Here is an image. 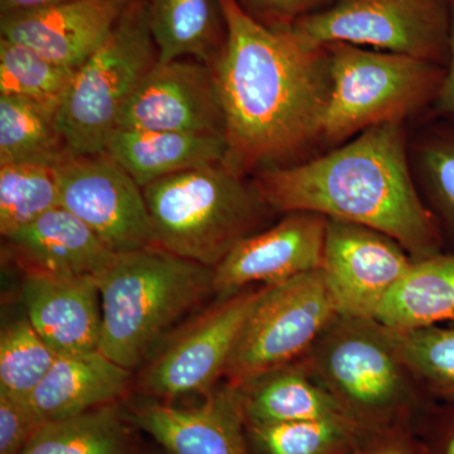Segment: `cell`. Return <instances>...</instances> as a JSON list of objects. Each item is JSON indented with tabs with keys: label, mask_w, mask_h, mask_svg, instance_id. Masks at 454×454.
Returning a JSON list of instances; mask_svg holds the SVG:
<instances>
[{
	"label": "cell",
	"mask_w": 454,
	"mask_h": 454,
	"mask_svg": "<svg viewBox=\"0 0 454 454\" xmlns=\"http://www.w3.org/2000/svg\"><path fill=\"white\" fill-rule=\"evenodd\" d=\"M226 38L211 64L223 115V164L244 177L322 139L330 68L288 25L267 27L236 0H219Z\"/></svg>",
	"instance_id": "6da1fadb"
},
{
	"label": "cell",
	"mask_w": 454,
	"mask_h": 454,
	"mask_svg": "<svg viewBox=\"0 0 454 454\" xmlns=\"http://www.w3.org/2000/svg\"><path fill=\"white\" fill-rule=\"evenodd\" d=\"M255 186L271 210L370 227L396 240L413 260L443 253L437 220L415 184L402 121L369 128L309 162L269 167Z\"/></svg>",
	"instance_id": "7a4b0ae2"
},
{
	"label": "cell",
	"mask_w": 454,
	"mask_h": 454,
	"mask_svg": "<svg viewBox=\"0 0 454 454\" xmlns=\"http://www.w3.org/2000/svg\"><path fill=\"white\" fill-rule=\"evenodd\" d=\"M97 283L98 351L134 372L173 324L214 293V269L152 247L118 254Z\"/></svg>",
	"instance_id": "3957f363"
},
{
	"label": "cell",
	"mask_w": 454,
	"mask_h": 454,
	"mask_svg": "<svg viewBox=\"0 0 454 454\" xmlns=\"http://www.w3.org/2000/svg\"><path fill=\"white\" fill-rule=\"evenodd\" d=\"M143 192L158 247L211 269L271 210L255 184L223 162L158 179Z\"/></svg>",
	"instance_id": "277c9868"
},
{
	"label": "cell",
	"mask_w": 454,
	"mask_h": 454,
	"mask_svg": "<svg viewBox=\"0 0 454 454\" xmlns=\"http://www.w3.org/2000/svg\"><path fill=\"white\" fill-rule=\"evenodd\" d=\"M301 361L363 428L411 404L419 385L393 333L373 318L337 316Z\"/></svg>",
	"instance_id": "5b68a950"
},
{
	"label": "cell",
	"mask_w": 454,
	"mask_h": 454,
	"mask_svg": "<svg viewBox=\"0 0 454 454\" xmlns=\"http://www.w3.org/2000/svg\"><path fill=\"white\" fill-rule=\"evenodd\" d=\"M157 62L148 5L130 2L100 49L74 71L57 113L74 157L106 153L134 91Z\"/></svg>",
	"instance_id": "8992f818"
},
{
	"label": "cell",
	"mask_w": 454,
	"mask_h": 454,
	"mask_svg": "<svg viewBox=\"0 0 454 454\" xmlns=\"http://www.w3.org/2000/svg\"><path fill=\"white\" fill-rule=\"evenodd\" d=\"M330 95L322 139L342 142L433 104L444 66L352 44L325 47Z\"/></svg>",
	"instance_id": "52a82bcc"
},
{
	"label": "cell",
	"mask_w": 454,
	"mask_h": 454,
	"mask_svg": "<svg viewBox=\"0 0 454 454\" xmlns=\"http://www.w3.org/2000/svg\"><path fill=\"white\" fill-rule=\"evenodd\" d=\"M288 27L310 49L352 44L446 66L450 4V0H337Z\"/></svg>",
	"instance_id": "ba28073f"
},
{
	"label": "cell",
	"mask_w": 454,
	"mask_h": 454,
	"mask_svg": "<svg viewBox=\"0 0 454 454\" xmlns=\"http://www.w3.org/2000/svg\"><path fill=\"white\" fill-rule=\"evenodd\" d=\"M337 316L321 269L269 284L244 325L223 376L241 387L295 363Z\"/></svg>",
	"instance_id": "9c48e42d"
},
{
	"label": "cell",
	"mask_w": 454,
	"mask_h": 454,
	"mask_svg": "<svg viewBox=\"0 0 454 454\" xmlns=\"http://www.w3.org/2000/svg\"><path fill=\"white\" fill-rule=\"evenodd\" d=\"M268 286L219 301L182 327L140 372V393L155 400L206 393L225 373L236 342Z\"/></svg>",
	"instance_id": "30bf717a"
},
{
	"label": "cell",
	"mask_w": 454,
	"mask_h": 454,
	"mask_svg": "<svg viewBox=\"0 0 454 454\" xmlns=\"http://www.w3.org/2000/svg\"><path fill=\"white\" fill-rule=\"evenodd\" d=\"M59 206L115 254L158 247L143 188L106 153L59 167Z\"/></svg>",
	"instance_id": "8fae6325"
},
{
	"label": "cell",
	"mask_w": 454,
	"mask_h": 454,
	"mask_svg": "<svg viewBox=\"0 0 454 454\" xmlns=\"http://www.w3.org/2000/svg\"><path fill=\"white\" fill-rule=\"evenodd\" d=\"M413 262L390 236L327 219L321 270L339 316L375 318Z\"/></svg>",
	"instance_id": "7c38bea8"
},
{
	"label": "cell",
	"mask_w": 454,
	"mask_h": 454,
	"mask_svg": "<svg viewBox=\"0 0 454 454\" xmlns=\"http://www.w3.org/2000/svg\"><path fill=\"white\" fill-rule=\"evenodd\" d=\"M121 128L223 137L211 66L191 59L157 62L125 107Z\"/></svg>",
	"instance_id": "4fadbf2b"
},
{
	"label": "cell",
	"mask_w": 454,
	"mask_h": 454,
	"mask_svg": "<svg viewBox=\"0 0 454 454\" xmlns=\"http://www.w3.org/2000/svg\"><path fill=\"white\" fill-rule=\"evenodd\" d=\"M327 217L291 212L276 226L247 236L214 269V293L235 294L255 283L277 284L318 270L324 262Z\"/></svg>",
	"instance_id": "5bb4252c"
},
{
	"label": "cell",
	"mask_w": 454,
	"mask_h": 454,
	"mask_svg": "<svg viewBox=\"0 0 454 454\" xmlns=\"http://www.w3.org/2000/svg\"><path fill=\"white\" fill-rule=\"evenodd\" d=\"M167 454H250L243 391L226 382L201 404L181 408L149 397L128 411Z\"/></svg>",
	"instance_id": "9a60e30c"
},
{
	"label": "cell",
	"mask_w": 454,
	"mask_h": 454,
	"mask_svg": "<svg viewBox=\"0 0 454 454\" xmlns=\"http://www.w3.org/2000/svg\"><path fill=\"white\" fill-rule=\"evenodd\" d=\"M130 0H74L2 16V37L64 67H82L113 32Z\"/></svg>",
	"instance_id": "2e32d148"
},
{
	"label": "cell",
	"mask_w": 454,
	"mask_h": 454,
	"mask_svg": "<svg viewBox=\"0 0 454 454\" xmlns=\"http://www.w3.org/2000/svg\"><path fill=\"white\" fill-rule=\"evenodd\" d=\"M22 301L27 318L57 355L98 349L103 317L97 280L25 270Z\"/></svg>",
	"instance_id": "e0dca14e"
},
{
	"label": "cell",
	"mask_w": 454,
	"mask_h": 454,
	"mask_svg": "<svg viewBox=\"0 0 454 454\" xmlns=\"http://www.w3.org/2000/svg\"><path fill=\"white\" fill-rule=\"evenodd\" d=\"M23 270L97 280L118 254L66 208H52L4 238Z\"/></svg>",
	"instance_id": "ac0fdd59"
},
{
	"label": "cell",
	"mask_w": 454,
	"mask_h": 454,
	"mask_svg": "<svg viewBox=\"0 0 454 454\" xmlns=\"http://www.w3.org/2000/svg\"><path fill=\"white\" fill-rule=\"evenodd\" d=\"M133 382V372L97 351L59 355L31 403L44 422L64 419L119 403Z\"/></svg>",
	"instance_id": "d6986e66"
},
{
	"label": "cell",
	"mask_w": 454,
	"mask_h": 454,
	"mask_svg": "<svg viewBox=\"0 0 454 454\" xmlns=\"http://www.w3.org/2000/svg\"><path fill=\"white\" fill-rule=\"evenodd\" d=\"M225 152L223 137L124 128L113 134L106 149L142 188L176 173L223 162Z\"/></svg>",
	"instance_id": "ffe728a7"
},
{
	"label": "cell",
	"mask_w": 454,
	"mask_h": 454,
	"mask_svg": "<svg viewBox=\"0 0 454 454\" xmlns=\"http://www.w3.org/2000/svg\"><path fill=\"white\" fill-rule=\"evenodd\" d=\"M240 389L247 424L352 419L301 360L265 373Z\"/></svg>",
	"instance_id": "44dd1931"
},
{
	"label": "cell",
	"mask_w": 454,
	"mask_h": 454,
	"mask_svg": "<svg viewBox=\"0 0 454 454\" xmlns=\"http://www.w3.org/2000/svg\"><path fill=\"white\" fill-rule=\"evenodd\" d=\"M373 319L396 333L454 324V253L414 260Z\"/></svg>",
	"instance_id": "7402d4cb"
},
{
	"label": "cell",
	"mask_w": 454,
	"mask_h": 454,
	"mask_svg": "<svg viewBox=\"0 0 454 454\" xmlns=\"http://www.w3.org/2000/svg\"><path fill=\"white\" fill-rule=\"evenodd\" d=\"M133 422L119 403L44 422L22 454H134Z\"/></svg>",
	"instance_id": "603a6c76"
},
{
	"label": "cell",
	"mask_w": 454,
	"mask_h": 454,
	"mask_svg": "<svg viewBox=\"0 0 454 454\" xmlns=\"http://www.w3.org/2000/svg\"><path fill=\"white\" fill-rule=\"evenodd\" d=\"M219 0H151L149 28L158 62L199 59L210 65L216 59Z\"/></svg>",
	"instance_id": "cb8c5ba5"
},
{
	"label": "cell",
	"mask_w": 454,
	"mask_h": 454,
	"mask_svg": "<svg viewBox=\"0 0 454 454\" xmlns=\"http://www.w3.org/2000/svg\"><path fill=\"white\" fill-rule=\"evenodd\" d=\"M71 153L57 122V110L27 98L0 95V164L61 167Z\"/></svg>",
	"instance_id": "d4e9b609"
},
{
	"label": "cell",
	"mask_w": 454,
	"mask_h": 454,
	"mask_svg": "<svg viewBox=\"0 0 454 454\" xmlns=\"http://www.w3.org/2000/svg\"><path fill=\"white\" fill-rule=\"evenodd\" d=\"M443 119L414 143L411 167L444 243L454 249V119Z\"/></svg>",
	"instance_id": "484cf974"
},
{
	"label": "cell",
	"mask_w": 454,
	"mask_h": 454,
	"mask_svg": "<svg viewBox=\"0 0 454 454\" xmlns=\"http://www.w3.org/2000/svg\"><path fill=\"white\" fill-rule=\"evenodd\" d=\"M59 206L57 167L35 163L0 164V234L18 231Z\"/></svg>",
	"instance_id": "4316f807"
},
{
	"label": "cell",
	"mask_w": 454,
	"mask_h": 454,
	"mask_svg": "<svg viewBox=\"0 0 454 454\" xmlns=\"http://www.w3.org/2000/svg\"><path fill=\"white\" fill-rule=\"evenodd\" d=\"M74 71L22 44L0 40V95L35 101L59 113Z\"/></svg>",
	"instance_id": "83f0119b"
},
{
	"label": "cell",
	"mask_w": 454,
	"mask_h": 454,
	"mask_svg": "<svg viewBox=\"0 0 454 454\" xmlns=\"http://www.w3.org/2000/svg\"><path fill=\"white\" fill-rule=\"evenodd\" d=\"M361 429L349 418L247 424L250 441L262 454H336Z\"/></svg>",
	"instance_id": "f1b7e54d"
},
{
	"label": "cell",
	"mask_w": 454,
	"mask_h": 454,
	"mask_svg": "<svg viewBox=\"0 0 454 454\" xmlns=\"http://www.w3.org/2000/svg\"><path fill=\"white\" fill-rule=\"evenodd\" d=\"M391 333L419 387L454 404V324Z\"/></svg>",
	"instance_id": "f546056e"
},
{
	"label": "cell",
	"mask_w": 454,
	"mask_h": 454,
	"mask_svg": "<svg viewBox=\"0 0 454 454\" xmlns=\"http://www.w3.org/2000/svg\"><path fill=\"white\" fill-rule=\"evenodd\" d=\"M57 356L27 317L7 325L0 336V391L31 399Z\"/></svg>",
	"instance_id": "4dcf8cb0"
},
{
	"label": "cell",
	"mask_w": 454,
	"mask_h": 454,
	"mask_svg": "<svg viewBox=\"0 0 454 454\" xmlns=\"http://www.w3.org/2000/svg\"><path fill=\"white\" fill-rule=\"evenodd\" d=\"M43 423L31 399L0 391V454H22Z\"/></svg>",
	"instance_id": "1f68e13d"
},
{
	"label": "cell",
	"mask_w": 454,
	"mask_h": 454,
	"mask_svg": "<svg viewBox=\"0 0 454 454\" xmlns=\"http://www.w3.org/2000/svg\"><path fill=\"white\" fill-rule=\"evenodd\" d=\"M450 4V44L443 79L433 101V113L439 118L454 119V0Z\"/></svg>",
	"instance_id": "d6a6232c"
},
{
	"label": "cell",
	"mask_w": 454,
	"mask_h": 454,
	"mask_svg": "<svg viewBox=\"0 0 454 454\" xmlns=\"http://www.w3.org/2000/svg\"><path fill=\"white\" fill-rule=\"evenodd\" d=\"M256 7L279 17H293L306 11L319 0H250Z\"/></svg>",
	"instance_id": "836d02e7"
},
{
	"label": "cell",
	"mask_w": 454,
	"mask_h": 454,
	"mask_svg": "<svg viewBox=\"0 0 454 454\" xmlns=\"http://www.w3.org/2000/svg\"><path fill=\"white\" fill-rule=\"evenodd\" d=\"M70 2H74V0H0V12H2V16H9V14L52 8Z\"/></svg>",
	"instance_id": "e575fe53"
},
{
	"label": "cell",
	"mask_w": 454,
	"mask_h": 454,
	"mask_svg": "<svg viewBox=\"0 0 454 454\" xmlns=\"http://www.w3.org/2000/svg\"><path fill=\"white\" fill-rule=\"evenodd\" d=\"M450 406V414L452 419L447 424V428L444 430V438L442 441L441 454H454V404H448Z\"/></svg>",
	"instance_id": "d590c367"
},
{
	"label": "cell",
	"mask_w": 454,
	"mask_h": 454,
	"mask_svg": "<svg viewBox=\"0 0 454 454\" xmlns=\"http://www.w3.org/2000/svg\"><path fill=\"white\" fill-rule=\"evenodd\" d=\"M370 454H405L402 452L400 450H396V448H380V450H373V452Z\"/></svg>",
	"instance_id": "8d00e7d4"
},
{
	"label": "cell",
	"mask_w": 454,
	"mask_h": 454,
	"mask_svg": "<svg viewBox=\"0 0 454 454\" xmlns=\"http://www.w3.org/2000/svg\"><path fill=\"white\" fill-rule=\"evenodd\" d=\"M134 454H151V453H134Z\"/></svg>",
	"instance_id": "74e56055"
}]
</instances>
